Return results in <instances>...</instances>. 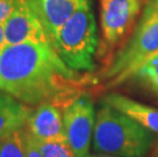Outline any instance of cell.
<instances>
[{"label": "cell", "mask_w": 158, "mask_h": 157, "mask_svg": "<svg viewBox=\"0 0 158 157\" xmlns=\"http://www.w3.org/2000/svg\"><path fill=\"white\" fill-rule=\"evenodd\" d=\"M62 118L66 140L75 157H88L96 119L90 97H76L65 106Z\"/></svg>", "instance_id": "cell-5"}, {"label": "cell", "mask_w": 158, "mask_h": 157, "mask_svg": "<svg viewBox=\"0 0 158 157\" xmlns=\"http://www.w3.org/2000/svg\"><path fill=\"white\" fill-rule=\"evenodd\" d=\"M153 157H158V144L155 146V149L153 151Z\"/></svg>", "instance_id": "cell-20"}, {"label": "cell", "mask_w": 158, "mask_h": 157, "mask_svg": "<svg viewBox=\"0 0 158 157\" xmlns=\"http://www.w3.org/2000/svg\"><path fill=\"white\" fill-rule=\"evenodd\" d=\"M0 157H26L23 129L0 140Z\"/></svg>", "instance_id": "cell-13"}, {"label": "cell", "mask_w": 158, "mask_h": 157, "mask_svg": "<svg viewBox=\"0 0 158 157\" xmlns=\"http://www.w3.org/2000/svg\"><path fill=\"white\" fill-rule=\"evenodd\" d=\"M35 141L43 157H75L66 137L48 141H41L35 138Z\"/></svg>", "instance_id": "cell-12"}, {"label": "cell", "mask_w": 158, "mask_h": 157, "mask_svg": "<svg viewBox=\"0 0 158 157\" xmlns=\"http://www.w3.org/2000/svg\"><path fill=\"white\" fill-rule=\"evenodd\" d=\"M76 72L49 43L5 45L0 50V91L29 105L68 102Z\"/></svg>", "instance_id": "cell-1"}, {"label": "cell", "mask_w": 158, "mask_h": 157, "mask_svg": "<svg viewBox=\"0 0 158 157\" xmlns=\"http://www.w3.org/2000/svg\"><path fill=\"white\" fill-rule=\"evenodd\" d=\"M23 141H25L26 157H43L36 144L35 138L28 130H23Z\"/></svg>", "instance_id": "cell-15"}, {"label": "cell", "mask_w": 158, "mask_h": 157, "mask_svg": "<svg viewBox=\"0 0 158 157\" xmlns=\"http://www.w3.org/2000/svg\"><path fill=\"white\" fill-rule=\"evenodd\" d=\"M13 98L11 96H9L8 94H6V93H1L0 92V106L6 104V103H8L9 101H11Z\"/></svg>", "instance_id": "cell-17"}, {"label": "cell", "mask_w": 158, "mask_h": 157, "mask_svg": "<svg viewBox=\"0 0 158 157\" xmlns=\"http://www.w3.org/2000/svg\"><path fill=\"white\" fill-rule=\"evenodd\" d=\"M97 44V27L91 0L64 23L51 42L59 57L75 72L93 71Z\"/></svg>", "instance_id": "cell-4"}, {"label": "cell", "mask_w": 158, "mask_h": 157, "mask_svg": "<svg viewBox=\"0 0 158 157\" xmlns=\"http://www.w3.org/2000/svg\"><path fill=\"white\" fill-rule=\"evenodd\" d=\"M27 126L28 131L37 140L48 141L65 137L62 114L58 107L50 102L40 104L31 113Z\"/></svg>", "instance_id": "cell-8"}, {"label": "cell", "mask_w": 158, "mask_h": 157, "mask_svg": "<svg viewBox=\"0 0 158 157\" xmlns=\"http://www.w3.org/2000/svg\"><path fill=\"white\" fill-rule=\"evenodd\" d=\"M31 113V109L15 99L0 106V140L23 129Z\"/></svg>", "instance_id": "cell-11"}, {"label": "cell", "mask_w": 158, "mask_h": 157, "mask_svg": "<svg viewBox=\"0 0 158 157\" xmlns=\"http://www.w3.org/2000/svg\"><path fill=\"white\" fill-rule=\"evenodd\" d=\"M134 76L158 93V53L144 61L138 68Z\"/></svg>", "instance_id": "cell-14"}, {"label": "cell", "mask_w": 158, "mask_h": 157, "mask_svg": "<svg viewBox=\"0 0 158 157\" xmlns=\"http://www.w3.org/2000/svg\"><path fill=\"white\" fill-rule=\"evenodd\" d=\"M103 101L111 107L131 116L148 131L158 134V109L117 93L106 95Z\"/></svg>", "instance_id": "cell-10"}, {"label": "cell", "mask_w": 158, "mask_h": 157, "mask_svg": "<svg viewBox=\"0 0 158 157\" xmlns=\"http://www.w3.org/2000/svg\"><path fill=\"white\" fill-rule=\"evenodd\" d=\"M5 46L4 41V31H3V25L0 24V50Z\"/></svg>", "instance_id": "cell-18"}, {"label": "cell", "mask_w": 158, "mask_h": 157, "mask_svg": "<svg viewBox=\"0 0 158 157\" xmlns=\"http://www.w3.org/2000/svg\"><path fill=\"white\" fill-rule=\"evenodd\" d=\"M15 5L9 0H0V24H3L11 14Z\"/></svg>", "instance_id": "cell-16"}, {"label": "cell", "mask_w": 158, "mask_h": 157, "mask_svg": "<svg viewBox=\"0 0 158 157\" xmlns=\"http://www.w3.org/2000/svg\"><path fill=\"white\" fill-rule=\"evenodd\" d=\"M5 45L50 43L40 12L38 0H23L3 23Z\"/></svg>", "instance_id": "cell-6"}, {"label": "cell", "mask_w": 158, "mask_h": 157, "mask_svg": "<svg viewBox=\"0 0 158 157\" xmlns=\"http://www.w3.org/2000/svg\"><path fill=\"white\" fill-rule=\"evenodd\" d=\"M152 136L131 116L103 102L96 113L93 145L96 152L122 157H142Z\"/></svg>", "instance_id": "cell-2"}, {"label": "cell", "mask_w": 158, "mask_h": 157, "mask_svg": "<svg viewBox=\"0 0 158 157\" xmlns=\"http://www.w3.org/2000/svg\"><path fill=\"white\" fill-rule=\"evenodd\" d=\"M101 27L105 44L115 47L123 41L141 11L140 0H100Z\"/></svg>", "instance_id": "cell-7"}, {"label": "cell", "mask_w": 158, "mask_h": 157, "mask_svg": "<svg viewBox=\"0 0 158 157\" xmlns=\"http://www.w3.org/2000/svg\"><path fill=\"white\" fill-rule=\"evenodd\" d=\"M158 53V0H149L127 44L116 52L102 76L107 87L117 86L134 76L138 68Z\"/></svg>", "instance_id": "cell-3"}, {"label": "cell", "mask_w": 158, "mask_h": 157, "mask_svg": "<svg viewBox=\"0 0 158 157\" xmlns=\"http://www.w3.org/2000/svg\"><path fill=\"white\" fill-rule=\"evenodd\" d=\"M88 157H122V156H116V155H110V154H104V153H100V154L89 155Z\"/></svg>", "instance_id": "cell-19"}, {"label": "cell", "mask_w": 158, "mask_h": 157, "mask_svg": "<svg viewBox=\"0 0 158 157\" xmlns=\"http://www.w3.org/2000/svg\"><path fill=\"white\" fill-rule=\"evenodd\" d=\"M87 1L90 0H38L50 43L64 23Z\"/></svg>", "instance_id": "cell-9"}]
</instances>
